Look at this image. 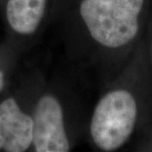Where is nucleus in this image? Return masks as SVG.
<instances>
[{"label":"nucleus","instance_id":"nucleus-3","mask_svg":"<svg viewBox=\"0 0 152 152\" xmlns=\"http://www.w3.org/2000/svg\"><path fill=\"white\" fill-rule=\"evenodd\" d=\"M33 143L36 152H68L76 144L74 118L64 93L57 88H45L32 111Z\"/></svg>","mask_w":152,"mask_h":152},{"label":"nucleus","instance_id":"nucleus-2","mask_svg":"<svg viewBox=\"0 0 152 152\" xmlns=\"http://www.w3.org/2000/svg\"><path fill=\"white\" fill-rule=\"evenodd\" d=\"M87 132L99 151L114 152L152 133V75L145 37L96 102Z\"/></svg>","mask_w":152,"mask_h":152},{"label":"nucleus","instance_id":"nucleus-6","mask_svg":"<svg viewBox=\"0 0 152 152\" xmlns=\"http://www.w3.org/2000/svg\"><path fill=\"white\" fill-rule=\"evenodd\" d=\"M145 37L148 60H149V64H150V68H151L152 75V12L151 17H150L149 23H148V26H147L146 33H145Z\"/></svg>","mask_w":152,"mask_h":152},{"label":"nucleus","instance_id":"nucleus-4","mask_svg":"<svg viewBox=\"0 0 152 152\" xmlns=\"http://www.w3.org/2000/svg\"><path fill=\"white\" fill-rule=\"evenodd\" d=\"M32 113H25L14 97L0 103V151L24 152L32 147Z\"/></svg>","mask_w":152,"mask_h":152},{"label":"nucleus","instance_id":"nucleus-5","mask_svg":"<svg viewBox=\"0 0 152 152\" xmlns=\"http://www.w3.org/2000/svg\"><path fill=\"white\" fill-rule=\"evenodd\" d=\"M53 0H7V22L15 33L32 36L47 25Z\"/></svg>","mask_w":152,"mask_h":152},{"label":"nucleus","instance_id":"nucleus-1","mask_svg":"<svg viewBox=\"0 0 152 152\" xmlns=\"http://www.w3.org/2000/svg\"><path fill=\"white\" fill-rule=\"evenodd\" d=\"M151 12L152 0H73L65 21L78 51L106 65L113 80L145 37Z\"/></svg>","mask_w":152,"mask_h":152},{"label":"nucleus","instance_id":"nucleus-7","mask_svg":"<svg viewBox=\"0 0 152 152\" xmlns=\"http://www.w3.org/2000/svg\"><path fill=\"white\" fill-rule=\"evenodd\" d=\"M4 85H5V76H4V73L0 69V92L4 89Z\"/></svg>","mask_w":152,"mask_h":152}]
</instances>
